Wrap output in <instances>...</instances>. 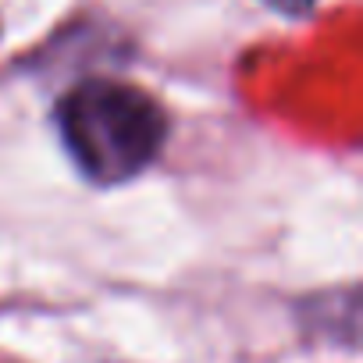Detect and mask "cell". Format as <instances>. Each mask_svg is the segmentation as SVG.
Here are the masks:
<instances>
[{
  "instance_id": "7a4b0ae2",
  "label": "cell",
  "mask_w": 363,
  "mask_h": 363,
  "mask_svg": "<svg viewBox=\"0 0 363 363\" xmlns=\"http://www.w3.org/2000/svg\"><path fill=\"white\" fill-rule=\"evenodd\" d=\"M264 4L274 8V11H281V15H303V11L313 8V0H264Z\"/></svg>"
},
{
  "instance_id": "6da1fadb",
  "label": "cell",
  "mask_w": 363,
  "mask_h": 363,
  "mask_svg": "<svg viewBox=\"0 0 363 363\" xmlns=\"http://www.w3.org/2000/svg\"><path fill=\"white\" fill-rule=\"evenodd\" d=\"M61 139L79 171L100 186L135 178L164 143L160 107L125 82H82L57 107Z\"/></svg>"
}]
</instances>
